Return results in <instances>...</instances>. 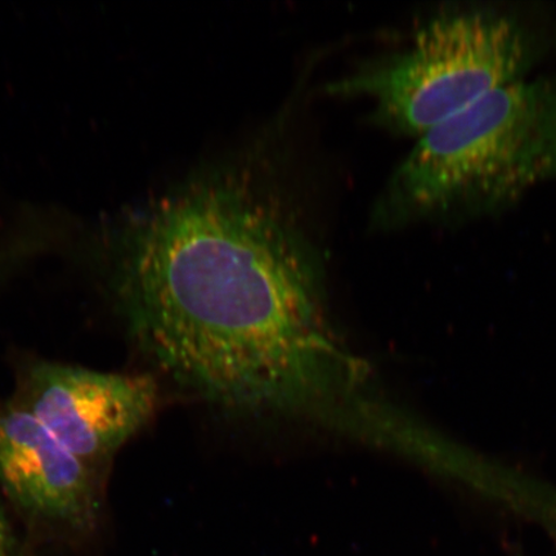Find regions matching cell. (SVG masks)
Instances as JSON below:
<instances>
[{
	"label": "cell",
	"instance_id": "cell-1",
	"mask_svg": "<svg viewBox=\"0 0 556 556\" xmlns=\"http://www.w3.org/2000/svg\"><path fill=\"white\" fill-rule=\"evenodd\" d=\"M86 238L165 377L236 413L356 428L368 368L332 321L318 249L266 180L200 172Z\"/></svg>",
	"mask_w": 556,
	"mask_h": 556
},
{
	"label": "cell",
	"instance_id": "cell-2",
	"mask_svg": "<svg viewBox=\"0 0 556 556\" xmlns=\"http://www.w3.org/2000/svg\"><path fill=\"white\" fill-rule=\"evenodd\" d=\"M556 179V73L493 90L416 139L375 206L380 228L497 217Z\"/></svg>",
	"mask_w": 556,
	"mask_h": 556
},
{
	"label": "cell",
	"instance_id": "cell-3",
	"mask_svg": "<svg viewBox=\"0 0 556 556\" xmlns=\"http://www.w3.org/2000/svg\"><path fill=\"white\" fill-rule=\"evenodd\" d=\"M556 48V25L536 11L451 5L417 27L405 50L330 83L328 92L363 96L372 119L419 138L493 90L531 78Z\"/></svg>",
	"mask_w": 556,
	"mask_h": 556
},
{
	"label": "cell",
	"instance_id": "cell-4",
	"mask_svg": "<svg viewBox=\"0 0 556 556\" xmlns=\"http://www.w3.org/2000/svg\"><path fill=\"white\" fill-rule=\"evenodd\" d=\"M157 402V382L150 374L38 363L25 371L15 403L99 471L150 421Z\"/></svg>",
	"mask_w": 556,
	"mask_h": 556
},
{
	"label": "cell",
	"instance_id": "cell-5",
	"mask_svg": "<svg viewBox=\"0 0 556 556\" xmlns=\"http://www.w3.org/2000/svg\"><path fill=\"white\" fill-rule=\"evenodd\" d=\"M0 485L21 509L73 526L100 506L99 472L15 402L0 405Z\"/></svg>",
	"mask_w": 556,
	"mask_h": 556
},
{
	"label": "cell",
	"instance_id": "cell-6",
	"mask_svg": "<svg viewBox=\"0 0 556 556\" xmlns=\"http://www.w3.org/2000/svg\"><path fill=\"white\" fill-rule=\"evenodd\" d=\"M0 556H11L9 527L5 525L2 511H0Z\"/></svg>",
	"mask_w": 556,
	"mask_h": 556
}]
</instances>
